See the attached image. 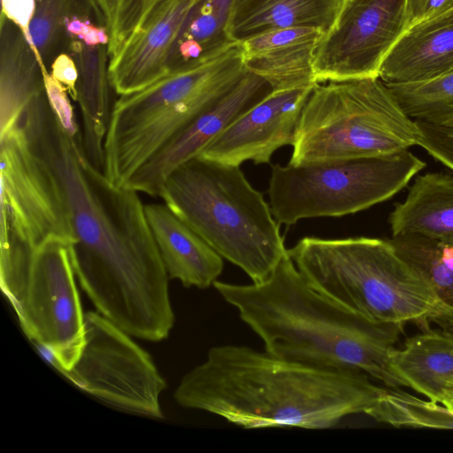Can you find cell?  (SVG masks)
<instances>
[{
    "label": "cell",
    "mask_w": 453,
    "mask_h": 453,
    "mask_svg": "<svg viewBox=\"0 0 453 453\" xmlns=\"http://www.w3.org/2000/svg\"><path fill=\"white\" fill-rule=\"evenodd\" d=\"M21 125L52 173L69 214L73 270L99 313L131 336L165 340L174 325L169 277L139 192L113 183L60 127L42 91Z\"/></svg>",
    "instance_id": "obj_1"
},
{
    "label": "cell",
    "mask_w": 453,
    "mask_h": 453,
    "mask_svg": "<svg viewBox=\"0 0 453 453\" xmlns=\"http://www.w3.org/2000/svg\"><path fill=\"white\" fill-rule=\"evenodd\" d=\"M383 390L357 370L321 368L227 344L211 348L181 378L173 398L243 428L326 429L365 413Z\"/></svg>",
    "instance_id": "obj_2"
},
{
    "label": "cell",
    "mask_w": 453,
    "mask_h": 453,
    "mask_svg": "<svg viewBox=\"0 0 453 453\" xmlns=\"http://www.w3.org/2000/svg\"><path fill=\"white\" fill-rule=\"evenodd\" d=\"M213 287L268 353L312 366L357 370L388 388L406 387L390 357L403 326L369 321L311 288L288 251L265 280Z\"/></svg>",
    "instance_id": "obj_3"
},
{
    "label": "cell",
    "mask_w": 453,
    "mask_h": 453,
    "mask_svg": "<svg viewBox=\"0 0 453 453\" xmlns=\"http://www.w3.org/2000/svg\"><path fill=\"white\" fill-rule=\"evenodd\" d=\"M287 251L311 288L369 321L453 332V308L388 240L309 236Z\"/></svg>",
    "instance_id": "obj_4"
},
{
    "label": "cell",
    "mask_w": 453,
    "mask_h": 453,
    "mask_svg": "<svg viewBox=\"0 0 453 453\" xmlns=\"http://www.w3.org/2000/svg\"><path fill=\"white\" fill-rule=\"evenodd\" d=\"M242 42L223 40L151 85L119 96L104 139L106 176L125 187L134 173L246 73Z\"/></svg>",
    "instance_id": "obj_5"
},
{
    "label": "cell",
    "mask_w": 453,
    "mask_h": 453,
    "mask_svg": "<svg viewBox=\"0 0 453 453\" xmlns=\"http://www.w3.org/2000/svg\"><path fill=\"white\" fill-rule=\"evenodd\" d=\"M159 197L253 283L268 278L287 254L271 206L240 166L196 157L166 178Z\"/></svg>",
    "instance_id": "obj_6"
},
{
    "label": "cell",
    "mask_w": 453,
    "mask_h": 453,
    "mask_svg": "<svg viewBox=\"0 0 453 453\" xmlns=\"http://www.w3.org/2000/svg\"><path fill=\"white\" fill-rule=\"evenodd\" d=\"M418 130L378 78L317 83L303 108L289 164L377 157L417 145Z\"/></svg>",
    "instance_id": "obj_7"
},
{
    "label": "cell",
    "mask_w": 453,
    "mask_h": 453,
    "mask_svg": "<svg viewBox=\"0 0 453 453\" xmlns=\"http://www.w3.org/2000/svg\"><path fill=\"white\" fill-rule=\"evenodd\" d=\"M0 286L21 329L58 372L76 361L84 319L71 242L50 237L35 247L0 234Z\"/></svg>",
    "instance_id": "obj_8"
},
{
    "label": "cell",
    "mask_w": 453,
    "mask_h": 453,
    "mask_svg": "<svg viewBox=\"0 0 453 453\" xmlns=\"http://www.w3.org/2000/svg\"><path fill=\"white\" fill-rule=\"evenodd\" d=\"M426 167L409 150L377 157L275 165L269 198L279 224L341 217L384 202Z\"/></svg>",
    "instance_id": "obj_9"
},
{
    "label": "cell",
    "mask_w": 453,
    "mask_h": 453,
    "mask_svg": "<svg viewBox=\"0 0 453 453\" xmlns=\"http://www.w3.org/2000/svg\"><path fill=\"white\" fill-rule=\"evenodd\" d=\"M98 311H88L84 341L69 369L59 371L84 392L118 409L163 418L166 381L150 355Z\"/></svg>",
    "instance_id": "obj_10"
},
{
    "label": "cell",
    "mask_w": 453,
    "mask_h": 453,
    "mask_svg": "<svg viewBox=\"0 0 453 453\" xmlns=\"http://www.w3.org/2000/svg\"><path fill=\"white\" fill-rule=\"evenodd\" d=\"M0 234L35 247L50 237L74 242L57 181L30 147L21 121L0 134Z\"/></svg>",
    "instance_id": "obj_11"
},
{
    "label": "cell",
    "mask_w": 453,
    "mask_h": 453,
    "mask_svg": "<svg viewBox=\"0 0 453 453\" xmlns=\"http://www.w3.org/2000/svg\"><path fill=\"white\" fill-rule=\"evenodd\" d=\"M406 0H344L333 27L318 41L317 83L378 78L380 66L407 30Z\"/></svg>",
    "instance_id": "obj_12"
},
{
    "label": "cell",
    "mask_w": 453,
    "mask_h": 453,
    "mask_svg": "<svg viewBox=\"0 0 453 453\" xmlns=\"http://www.w3.org/2000/svg\"><path fill=\"white\" fill-rule=\"evenodd\" d=\"M110 35L92 0H76L65 25V51L78 70L77 100L84 152L104 171V144L111 115Z\"/></svg>",
    "instance_id": "obj_13"
},
{
    "label": "cell",
    "mask_w": 453,
    "mask_h": 453,
    "mask_svg": "<svg viewBox=\"0 0 453 453\" xmlns=\"http://www.w3.org/2000/svg\"><path fill=\"white\" fill-rule=\"evenodd\" d=\"M272 91L263 78L247 71L226 94L149 158L125 187L159 197L162 185L176 168L197 157L236 119Z\"/></svg>",
    "instance_id": "obj_14"
},
{
    "label": "cell",
    "mask_w": 453,
    "mask_h": 453,
    "mask_svg": "<svg viewBox=\"0 0 453 453\" xmlns=\"http://www.w3.org/2000/svg\"><path fill=\"white\" fill-rule=\"evenodd\" d=\"M313 88L273 90L254 104L197 157L240 166L268 164L280 147L292 145L297 124Z\"/></svg>",
    "instance_id": "obj_15"
},
{
    "label": "cell",
    "mask_w": 453,
    "mask_h": 453,
    "mask_svg": "<svg viewBox=\"0 0 453 453\" xmlns=\"http://www.w3.org/2000/svg\"><path fill=\"white\" fill-rule=\"evenodd\" d=\"M204 0H164L143 27L109 62L111 89L137 92L169 73L175 44L196 7Z\"/></svg>",
    "instance_id": "obj_16"
},
{
    "label": "cell",
    "mask_w": 453,
    "mask_h": 453,
    "mask_svg": "<svg viewBox=\"0 0 453 453\" xmlns=\"http://www.w3.org/2000/svg\"><path fill=\"white\" fill-rule=\"evenodd\" d=\"M146 218L170 280L184 287L213 286L224 268L223 257L166 204L145 205Z\"/></svg>",
    "instance_id": "obj_17"
},
{
    "label": "cell",
    "mask_w": 453,
    "mask_h": 453,
    "mask_svg": "<svg viewBox=\"0 0 453 453\" xmlns=\"http://www.w3.org/2000/svg\"><path fill=\"white\" fill-rule=\"evenodd\" d=\"M452 71L453 10L407 29L385 58L379 78L386 84H411Z\"/></svg>",
    "instance_id": "obj_18"
},
{
    "label": "cell",
    "mask_w": 453,
    "mask_h": 453,
    "mask_svg": "<svg viewBox=\"0 0 453 453\" xmlns=\"http://www.w3.org/2000/svg\"><path fill=\"white\" fill-rule=\"evenodd\" d=\"M344 0H230L226 39L243 42L277 29L310 27L323 35L334 25Z\"/></svg>",
    "instance_id": "obj_19"
},
{
    "label": "cell",
    "mask_w": 453,
    "mask_h": 453,
    "mask_svg": "<svg viewBox=\"0 0 453 453\" xmlns=\"http://www.w3.org/2000/svg\"><path fill=\"white\" fill-rule=\"evenodd\" d=\"M0 134L19 125L30 101L44 90L42 68L23 31L0 19Z\"/></svg>",
    "instance_id": "obj_20"
},
{
    "label": "cell",
    "mask_w": 453,
    "mask_h": 453,
    "mask_svg": "<svg viewBox=\"0 0 453 453\" xmlns=\"http://www.w3.org/2000/svg\"><path fill=\"white\" fill-rule=\"evenodd\" d=\"M392 236L418 235L453 242V174L418 175L389 215Z\"/></svg>",
    "instance_id": "obj_21"
},
{
    "label": "cell",
    "mask_w": 453,
    "mask_h": 453,
    "mask_svg": "<svg viewBox=\"0 0 453 453\" xmlns=\"http://www.w3.org/2000/svg\"><path fill=\"white\" fill-rule=\"evenodd\" d=\"M390 363L407 388L438 402L442 384L453 377V332L422 331L395 348Z\"/></svg>",
    "instance_id": "obj_22"
},
{
    "label": "cell",
    "mask_w": 453,
    "mask_h": 453,
    "mask_svg": "<svg viewBox=\"0 0 453 453\" xmlns=\"http://www.w3.org/2000/svg\"><path fill=\"white\" fill-rule=\"evenodd\" d=\"M319 40L292 43L247 57L246 69L263 78L273 90L313 88L317 84L314 50Z\"/></svg>",
    "instance_id": "obj_23"
},
{
    "label": "cell",
    "mask_w": 453,
    "mask_h": 453,
    "mask_svg": "<svg viewBox=\"0 0 453 453\" xmlns=\"http://www.w3.org/2000/svg\"><path fill=\"white\" fill-rule=\"evenodd\" d=\"M365 414L395 427L453 429V411L444 404L414 396L399 388H387Z\"/></svg>",
    "instance_id": "obj_24"
},
{
    "label": "cell",
    "mask_w": 453,
    "mask_h": 453,
    "mask_svg": "<svg viewBox=\"0 0 453 453\" xmlns=\"http://www.w3.org/2000/svg\"><path fill=\"white\" fill-rule=\"evenodd\" d=\"M397 253L453 308V242L418 235H397L388 240Z\"/></svg>",
    "instance_id": "obj_25"
},
{
    "label": "cell",
    "mask_w": 453,
    "mask_h": 453,
    "mask_svg": "<svg viewBox=\"0 0 453 453\" xmlns=\"http://www.w3.org/2000/svg\"><path fill=\"white\" fill-rule=\"evenodd\" d=\"M230 0H204L194 11L180 35L169 63V73L220 42Z\"/></svg>",
    "instance_id": "obj_26"
},
{
    "label": "cell",
    "mask_w": 453,
    "mask_h": 453,
    "mask_svg": "<svg viewBox=\"0 0 453 453\" xmlns=\"http://www.w3.org/2000/svg\"><path fill=\"white\" fill-rule=\"evenodd\" d=\"M387 85L414 119L447 124L453 118V71L426 82Z\"/></svg>",
    "instance_id": "obj_27"
},
{
    "label": "cell",
    "mask_w": 453,
    "mask_h": 453,
    "mask_svg": "<svg viewBox=\"0 0 453 453\" xmlns=\"http://www.w3.org/2000/svg\"><path fill=\"white\" fill-rule=\"evenodd\" d=\"M76 0H35V12L26 37L41 67L50 71L55 58L65 50V25Z\"/></svg>",
    "instance_id": "obj_28"
},
{
    "label": "cell",
    "mask_w": 453,
    "mask_h": 453,
    "mask_svg": "<svg viewBox=\"0 0 453 453\" xmlns=\"http://www.w3.org/2000/svg\"><path fill=\"white\" fill-rule=\"evenodd\" d=\"M163 1L121 0L113 32L110 37V58L115 56L141 30L152 12Z\"/></svg>",
    "instance_id": "obj_29"
},
{
    "label": "cell",
    "mask_w": 453,
    "mask_h": 453,
    "mask_svg": "<svg viewBox=\"0 0 453 453\" xmlns=\"http://www.w3.org/2000/svg\"><path fill=\"white\" fill-rule=\"evenodd\" d=\"M417 145L453 171V126L415 119Z\"/></svg>",
    "instance_id": "obj_30"
},
{
    "label": "cell",
    "mask_w": 453,
    "mask_h": 453,
    "mask_svg": "<svg viewBox=\"0 0 453 453\" xmlns=\"http://www.w3.org/2000/svg\"><path fill=\"white\" fill-rule=\"evenodd\" d=\"M323 35L319 30L310 27L277 29L245 40L242 42L245 57L292 43L319 40Z\"/></svg>",
    "instance_id": "obj_31"
},
{
    "label": "cell",
    "mask_w": 453,
    "mask_h": 453,
    "mask_svg": "<svg viewBox=\"0 0 453 453\" xmlns=\"http://www.w3.org/2000/svg\"><path fill=\"white\" fill-rule=\"evenodd\" d=\"M44 91L53 114L63 130L71 136L81 135L66 88L46 68H42Z\"/></svg>",
    "instance_id": "obj_32"
},
{
    "label": "cell",
    "mask_w": 453,
    "mask_h": 453,
    "mask_svg": "<svg viewBox=\"0 0 453 453\" xmlns=\"http://www.w3.org/2000/svg\"><path fill=\"white\" fill-rule=\"evenodd\" d=\"M453 10V0H406L407 29Z\"/></svg>",
    "instance_id": "obj_33"
},
{
    "label": "cell",
    "mask_w": 453,
    "mask_h": 453,
    "mask_svg": "<svg viewBox=\"0 0 453 453\" xmlns=\"http://www.w3.org/2000/svg\"><path fill=\"white\" fill-rule=\"evenodd\" d=\"M50 72L67 90L70 97L77 100L78 70L73 58L64 51L53 60Z\"/></svg>",
    "instance_id": "obj_34"
},
{
    "label": "cell",
    "mask_w": 453,
    "mask_h": 453,
    "mask_svg": "<svg viewBox=\"0 0 453 453\" xmlns=\"http://www.w3.org/2000/svg\"><path fill=\"white\" fill-rule=\"evenodd\" d=\"M1 17L15 23L27 37L35 12V0H1Z\"/></svg>",
    "instance_id": "obj_35"
},
{
    "label": "cell",
    "mask_w": 453,
    "mask_h": 453,
    "mask_svg": "<svg viewBox=\"0 0 453 453\" xmlns=\"http://www.w3.org/2000/svg\"><path fill=\"white\" fill-rule=\"evenodd\" d=\"M93 3L99 15L105 22L111 37L116 23L121 0H93Z\"/></svg>",
    "instance_id": "obj_36"
},
{
    "label": "cell",
    "mask_w": 453,
    "mask_h": 453,
    "mask_svg": "<svg viewBox=\"0 0 453 453\" xmlns=\"http://www.w3.org/2000/svg\"><path fill=\"white\" fill-rule=\"evenodd\" d=\"M438 402L453 411V377L449 378L442 384L440 389Z\"/></svg>",
    "instance_id": "obj_37"
},
{
    "label": "cell",
    "mask_w": 453,
    "mask_h": 453,
    "mask_svg": "<svg viewBox=\"0 0 453 453\" xmlns=\"http://www.w3.org/2000/svg\"><path fill=\"white\" fill-rule=\"evenodd\" d=\"M445 125H451V126H453V118Z\"/></svg>",
    "instance_id": "obj_38"
}]
</instances>
